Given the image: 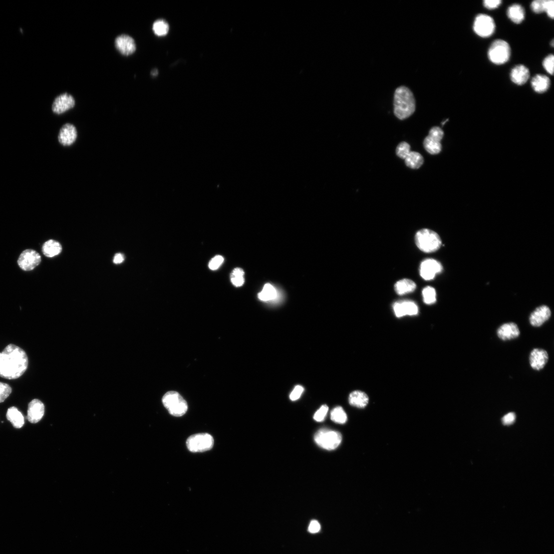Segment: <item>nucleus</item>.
<instances>
[{
  "label": "nucleus",
  "mask_w": 554,
  "mask_h": 554,
  "mask_svg": "<svg viewBox=\"0 0 554 554\" xmlns=\"http://www.w3.org/2000/svg\"><path fill=\"white\" fill-rule=\"evenodd\" d=\"M416 289V284L412 280L404 279L398 281L395 285V290L399 295H403L414 292Z\"/></svg>",
  "instance_id": "bb28decb"
},
{
  "label": "nucleus",
  "mask_w": 554,
  "mask_h": 554,
  "mask_svg": "<svg viewBox=\"0 0 554 554\" xmlns=\"http://www.w3.org/2000/svg\"><path fill=\"white\" fill-rule=\"evenodd\" d=\"M423 302L427 305L435 304L437 301L436 292L434 288L431 287H425L422 291Z\"/></svg>",
  "instance_id": "2f4dec72"
},
{
  "label": "nucleus",
  "mask_w": 554,
  "mask_h": 554,
  "mask_svg": "<svg viewBox=\"0 0 554 554\" xmlns=\"http://www.w3.org/2000/svg\"><path fill=\"white\" fill-rule=\"evenodd\" d=\"M331 418L334 422L339 424H344L348 420L346 413L341 407H336L332 411Z\"/></svg>",
  "instance_id": "c756f323"
},
{
  "label": "nucleus",
  "mask_w": 554,
  "mask_h": 554,
  "mask_svg": "<svg viewBox=\"0 0 554 554\" xmlns=\"http://www.w3.org/2000/svg\"><path fill=\"white\" fill-rule=\"evenodd\" d=\"M508 18L516 25L521 24L525 18V11L523 7L518 4L510 6L507 11Z\"/></svg>",
  "instance_id": "b1692460"
},
{
  "label": "nucleus",
  "mask_w": 554,
  "mask_h": 554,
  "mask_svg": "<svg viewBox=\"0 0 554 554\" xmlns=\"http://www.w3.org/2000/svg\"><path fill=\"white\" fill-rule=\"evenodd\" d=\"M443 267L438 261L433 259H425L420 266V274L425 281L433 280L436 275L442 271Z\"/></svg>",
  "instance_id": "ddd939ff"
},
{
  "label": "nucleus",
  "mask_w": 554,
  "mask_h": 554,
  "mask_svg": "<svg viewBox=\"0 0 554 554\" xmlns=\"http://www.w3.org/2000/svg\"><path fill=\"white\" fill-rule=\"evenodd\" d=\"M329 407L327 405H323V406L317 410L314 414V419L318 422L324 421L327 415Z\"/></svg>",
  "instance_id": "f704fd0d"
},
{
  "label": "nucleus",
  "mask_w": 554,
  "mask_h": 554,
  "mask_svg": "<svg viewBox=\"0 0 554 554\" xmlns=\"http://www.w3.org/2000/svg\"><path fill=\"white\" fill-rule=\"evenodd\" d=\"M74 98L68 93L63 94L57 97L52 105V111L57 115H61L75 107Z\"/></svg>",
  "instance_id": "4468645a"
},
{
  "label": "nucleus",
  "mask_w": 554,
  "mask_h": 554,
  "mask_svg": "<svg viewBox=\"0 0 554 554\" xmlns=\"http://www.w3.org/2000/svg\"><path fill=\"white\" fill-rule=\"evenodd\" d=\"M277 296L276 291L273 286L269 284H266L262 291L259 293V299L263 302H269L274 300Z\"/></svg>",
  "instance_id": "cd10ccee"
},
{
  "label": "nucleus",
  "mask_w": 554,
  "mask_h": 554,
  "mask_svg": "<svg viewBox=\"0 0 554 554\" xmlns=\"http://www.w3.org/2000/svg\"><path fill=\"white\" fill-rule=\"evenodd\" d=\"M444 136L443 131L439 127H433L430 130L429 135L423 141L425 150L431 155H437L441 151L440 143Z\"/></svg>",
  "instance_id": "9d476101"
},
{
  "label": "nucleus",
  "mask_w": 554,
  "mask_h": 554,
  "mask_svg": "<svg viewBox=\"0 0 554 554\" xmlns=\"http://www.w3.org/2000/svg\"><path fill=\"white\" fill-rule=\"evenodd\" d=\"M501 4L500 0H485L483 5L488 10H494L499 7Z\"/></svg>",
  "instance_id": "ea45409f"
},
{
  "label": "nucleus",
  "mask_w": 554,
  "mask_h": 554,
  "mask_svg": "<svg viewBox=\"0 0 554 554\" xmlns=\"http://www.w3.org/2000/svg\"><path fill=\"white\" fill-rule=\"evenodd\" d=\"M230 281L234 286L242 287L245 282L243 270L238 267L234 269L230 274Z\"/></svg>",
  "instance_id": "c85d7f7f"
},
{
  "label": "nucleus",
  "mask_w": 554,
  "mask_h": 554,
  "mask_svg": "<svg viewBox=\"0 0 554 554\" xmlns=\"http://www.w3.org/2000/svg\"><path fill=\"white\" fill-rule=\"evenodd\" d=\"M544 12L551 19L554 17V2L552 0H545Z\"/></svg>",
  "instance_id": "58836bf2"
},
{
  "label": "nucleus",
  "mask_w": 554,
  "mask_h": 554,
  "mask_svg": "<svg viewBox=\"0 0 554 554\" xmlns=\"http://www.w3.org/2000/svg\"><path fill=\"white\" fill-rule=\"evenodd\" d=\"M393 309L397 317L405 316H415L418 313V307L413 302L406 301L398 302L394 304Z\"/></svg>",
  "instance_id": "f3484780"
},
{
  "label": "nucleus",
  "mask_w": 554,
  "mask_h": 554,
  "mask_svg": "<svg viewBox=\"0 0 554 554\" xmlns=\"http://www.w3.org/2000/svg\"><path fill=\"white\" fill-rule=\"evenodd\" d=\"M45 412L44 404L40 400L35 399L29 404L28 419L32 423H38L44 417Z\"/></svg>",
  "instance_id": "dca6fc26"
},
{
  "label": "nucleus",
  "mask_w": 554,
  "mask_h": 554,
  "mask_svg": "<svg viewBox=\"0 0 554 554\" xmlns=\"http://www.w3.org/2000/svg\"><path fill=\"white\" fill-rule=\"evenodd\" d=\"M12 389L7 383L0 382V403L4 402L11 395Z\"/></svg>",
  "instance_id": "473e14b6"
},
{
  "label": "nucleus",
  "mask_w": 554,
  "mask_h": 554,
  "mask_svg": "<svg viewBox=\"0 0 554 554\" xmlns=\"http://www.w3.org/2000/svg\"><path fill=\"white\" fill-rule=\"evenodd\" d=\"M551 46L553 47V40L551 41Z\"/></svg>",
  "instance_id": "a18cd8bd"
},
{
  "label": "nucleus",
  "mask_w": 554,
  "mask_h": 554,
  "mask_svg": "<svg viewBox=\"0 0 554 554\" xmlns=\"http://www.w3.org/2000/svg\"><path fill=\"white\" fill-rule=\"evenodd\" d=\"M498 337L503 340H510L517 338L520 332L518 326L513 323H509L500 326L497 332Z\"/></svg>",
  "instance_id": "aec40b11"
},
{
  "label": "nucleus",
  "mask_w": 554,
  "mask_h": 554,
  "mask_svg": "<svg viewBox=\"0 0 554 554\" xmlns=\"http://www.w3.org/2000/svg\"><path fill=\"white\" fill-rule=\"evenodd\" d=\"M550 81L548 77L543 75H537L531 81V85L534 91L539 94L545 93L549 88Z\"/></svg>",
  "instance_id": "4be33fe9"
},
{
  "label": "nucleus",
  "mask_w": 554,
  "mask_h": 554,
  "mask_svg": "<svg viewBox=\"0 0 554 554\" xmlns=\"http://www.w3.org/2000/svg\"><path fill=\"white\" fill-rule=\"evenodd\" d=\"M496 29L494 19L487 15L476 16L473 24L475 33L482 38H488L493 35Z\"/></svg>",
  "instance_id": "1a4fd4ad"
},
{
  "label": "nucleus",
  "mask_w": 554,
  "mask_h": 554,
  "mask_svg": "<svg viewBox=\"0 0 554 554\" xmlns=\"http://www.w3.org/2000/svg\"><path fill=\"white\" fill-rule=\"evenodd\" d=\"M162 403L170 415L181 417L188 410V405L179 393L175 391L166 393L162 398Z\"/></svg>",
  "instance_id": "20e7f679"
},
{
  "label": "nucleus",
  "mask_w": 554,
  "mask_h": 554,
  "mask_svg": "<svg viewBox=\"0 0 554 554\" xmlns=\"http://www.w3.org/2000/svg\"><path fill=\"white\" fill-rule=\"evenodd\" d=\"M415 242L418 248L426 253L437 251L442 244L438 234L427 228L422 229L416 233Z\"/></svg>",
  "instance_id": "7ed1b4c3"
},
{
  "label": "nucleus",
  "mask_w": 554,
  "mask_h": 554,
  "mask_svg": "<svg viewBox=\"0 0 554 554\" xmlns=\"http://www.w3.org/2000/svg\"><path fill=\"white\" fill-rule=\"evenodd\" d=\"M394 114L400 120L409 118L415 112L416 102L412 91L407 87L397 88L394 94Z\"/></svg>",
  "instance_id": "f03ea898"
},
{
  "label": "nucleus",
  "mask_w": 554,
  "mask_h": 554,
  "mask_svg": "<svg viewBox=\"0 0 554 554\" xmlns=\"http://www.w3.org/2000/svg\"><path fill=\"white\" fill-rule=\"evenodd\" d=\"M7 418L16 429L22 428L25 423L24 415L15 407H12L8 409Z\"/></svg>",
  "instance_id": "393cba45"
},
{
  "label": "nucleus",
  "mask_w": 554,
  "mask_h": 554,
  "mask_svg": "<svg viewBox=\"0 0 554 554\" xmlns=\"http://www.w3.org/2000/svg\"><path fill=\"white\" fill-rule=\"evenodd\" d=\"M41 261L40 254L33 249H26L21 253L18 260L19 267L25 271H31Z\"/></svg>",
  "instance_id": "9b49d317"
},
{
  "label": "nucleus",
  "mask_w": 554,
  "mask_h": 554,
  "mask_svg": "<svg viewBox=\"0 0 554 554\" xmlns=\"http://www.w3.org/2000/svg\"><path fill=\"white\" fill-rule=\"evenodd\" d=\"M548 360L547 352L543 349H535L529 355V364L532 369L539 371L544 368Z\"/></svg>",
  "instance_id": "a211bd4d"
},
{
  "label": "nucleus",
  "mask_w": 554,
  "mask_h": 554,
  "mask_svg": "<svg viewBox=\"0 0 554 554\" xmlns=\"http://www.w3.org/2000/svg\"><path fill=\"white\" fill-rule=\"evenodd\" d=\"M551 316V311L546 306L537 308L532 312L529 317V322L532 326L540 327L542 326Z\"/></svg>",
  "instance_id": "6ab92c4d"
},
{
  "label": "nucleus",
  "mask_w": 554,
  "mask_h": 554,
  "mask_svg": "<svg viewBox=\"0 0 554 554\" xmlns=\"http://www.w3.org/2000/svg\"><path fill=\"white\" fill-rule=\"evenodd\" d=\"M396 154L405 160L408 167L412 169L419 168L424 163L423 156L418 152L411 151V146L406 142H402L398 144Z\"/></svg>",
  "instance_id": "6e6552de"
},
{
  "label": "nucleus",
  "mask_w": 554,
  "mask_h": 554,
  "mask_svg": "<svg viewBox=\"0 0 554 554\" xmlns=\"http://www.w3.org/2000/svg\"><path fill=\"white\" fill-rule=\"evenodd\" d=\"M321 529V525L316 520H313L311 521L309 527V530L311 533H316Z\"/></svg>",
  "instance_id": "79ce46f5"
},
{
  "label": "nucleus",
  "mask_w": 554,
  "mask_h": 554,
  "mask_svg": "<svg viewBox=\"0 0 554 554\" xmlns=\"http://www.w3.org/2000/svg\"><path fill=\"white\" fill-rule=\"evenodd\" d=\"M62 250L60 243L54 240L46 242L42 246L43 253L47 257L52 258L60 254Z\"/></svg>",
  "instance_id": "a878e982"
},
{
  "label": "nucleus",
  "mask_w": 554,
  "mask_h": 554,
  "mask_svg": "<svg viewBox=\"0 0 554 554\" xmlns=\"http://www.w3.org/2000/svg\"><path fill=\"white\" fill-rule=\"evenodd\" d=\"M554 57L553 55H549L546 57L543 61L542 66L544 70L550 75L553 74Z\"/></svg>",
  "instance_id": "72a5a7b5"
},
{
  "label": "nucleus",
  "mask_w": 554,
  "mask_h": 554,
  "mask_svg": "<svg viewBox=\"0 0 554 554\" xmlns=\"http://www.w3.org/2000/svg\"><path fill=\"white\" fill-rule=\"evenodd\" d=\"M369 402V398L365 392L355 391L349 396V403L351 406L358 408H365Z\"/></svg>",
  "instance_id": "5701e85b"
},
{
  "label": "nucleus",
  "mask_w": 554,
  "mask_h": 554,
  "mask_svg": "<svg viewBox=\"0 0 554 554\" xmlns=\"http://www.w3.org/2000/svg\"><path fill=\"white\" fill-rule=\"evenodd\" d=\"M511 50L508 43L498 39L494 41L488 51V58L496 65H502L509 59Z\"/></svg>",
  "instance_id": "39448f33"
},
{
  "label": "nucleus",
  "mask_w": 554,
  "mask_h": 554,
  "mask_svg": "<svg viewBox=\"0 0 554 554\" xmlns=\"http://www.w3.org/2000/svg\"><path fill=\"white\" fill-rule=\"evenodd\" d=\"M124 260V255L121 253H117L115 255L113 262L115 264H118L122 263Z\"/></svg>",
  "instance_id": "37998d69"
},
{
  "label": "nucleus",
  "mask_w": 554,
  "mask_h": 554,
  "mask_svg": "<svg viewBox=\"0 0 554 554\" xmlns=\"http://www.w3.org/2000/svg\"><path fill=\"white\" fill-rule=\"evenodd\" d=\"M158 72L157 70H154L152 72V75L154 76H156L158 75Z\"/></svg>",
  "instance_id": "c03bdc74"
},
{
  "label": "nucleus",
  "mask_w": 554,
  "mask_h": 554,
  "mask_svg": "<svg viewBox=\"0 0 554 554\" xmlns=\"http://www.w3.org/2000/svg\"><path fill=\"white\" fill-rule=\"evenodd\" d=\"M78 137L76 127L73 124L68 123L61 127L58 136V140L63 146L69 147L76 142Z\"/></svg>",
  "instance_id": "f8f14e48"
},
{
  "label": "nucleus",
  "mask_w": 554,
  "mask_h": 554,
  "mask_svg": "<svg viewBox=\"0 0 554 554\" xmlns=\"http://www.w3.org/2000/svg\"><path fill=\"white\" fill-rule=\"evenodd\" d=\"M214 439L209 434L199 433L190 436L186 440L188 450L193 453H201L210 450Z\"/></svg>",
  "instance_id": "0eeeda50"
},
{
  "label": "nucleus",
  "mask_w": 554,
  "mask_h": 554,
  "mask_svg": "<svg viewBox=\"0 0 554 554\" xmlns=\"http://www.w3.org/2000/svg\"><path fill=\"white\" fill-rule=\"evenodd\" d=\"M530 8L532 11L536 14L544 12L545 0H535L532 2L530 5Z\"/></svg>",
  "instance_id": "c9c22d12"
},
{
  "label": "nucleus",
  "mask_w": 554,
  "mask_h": 554,
  "mask_svg": "<svg viewBox=\"0 0 554 554\" xmlns=\"http://www.w3.org/2000/svg\"><path fill=\"white\" fill-rule=\"evenodd\" d=\"M529 76V70L525 66L521 65L515 67L510 73V80L518 85L525 84L528 80Z\"/></svg>",
  "instance_id": "412c9836"
},
{
  "label": "nucleus",
  "mask_w": 554,
  "mask_h": 554,
  "mask_svg": "<svg viewBox=\"0 0 554 554\" xmlns=\"http://www.w3.org/2000/svg\"><path fill=\"white\" fill-rule=\"evenodd\" d=\"M516 419L515 413L511 412L505 415L502 419L504 425H510L513 423Z\"/></svg>",
  "instance_id": "a19ab883"
},
{
  "label": "nucleus",
  "mask_w": 554,
  "mask_h": 554,
  "mask_svg": "<svg viewBox=\"0 0 554 554\" xmlns=\"http://www.w3.org/2000/svg\"><path fill=\"white\" fill-rule=\"evenodd\" d=\"M304 392V388L301 386H297L295 387L293 391L291 393L290 396V398L292 401H296L299 399Z\"/></svg>",
  "instance_id": "4c0bfd02"
},
{
  "label": "nucleus",
  "mask_w": 554,
  "mask_h": 554,
  "mask_svg": "<svg viewBox=\"0 0 554 554\" xmlns=\"http://www.w3.org/2000/svg\"><path fill=\"white\" fill-rule=\"evenodd\" d=\"M29 366V359L26 352L13 345H8L0 353V377L14 380L22 376Z\"/></svg>",
  "instance_id": "f257e3e1"
},
{
  "label": "nucleus",
  "mask_w": 554,
  "mask_h": 554,
  "mask_svg": "<svg viewBox=\"0 0 554 554\" xmlns=\"http://www.w3.org/2000/svg\"><path fill=\"white\" fill-rule=\"evenodd\" d=\"M116 49L123 55L128 56L134 54L136 50L134 39L127 35H121L116 38L115 41Z\"/></svg>",
  "instance_id": "2eb2a0df"
},
{
  "label": "nucleus",
  "mask_w": 554,
  "mask_h": 554,
  "mask_svg": "<svg viewBox=\"0 0 554 554\" xmlns=\"http://www.w3.org/2000/svg\"><path fill=\"white\" fill-rule=\"evenodd\" d=\"M169 25L165 21L159 20L155 21L153 26V31L155 34L158 37H164L169 32Z\"/></svg>",
  "instance_id": "7c9ffc66"
},
{
  "label": "nucleus",
  "mask_w": 554,
  "mask_h": 554,
  "mask_svg": "<svg viewBox=\"0 0 554 554\" xmlns=\"http://www.w3.org/2000/svg\"><path fill=\"white\" fill-rule=\"evenodd\" d=\"M342 435L339 432L326 429L318 431L314 436L316 444L328 451L336 449L342 441Z\"/></svg>",
  "instance_id": "423d86ee"
},
{
  "label": "nucleus",
  "mask_w": 554,
  "mask_h": 554,
  "mask_svg": "<svg viewBox=\"0 0 554 554\" xmlns=\"http://www.w3.org/2000/svg\"><path fill=\"white\" fill-rule=\"evenodd\" d=\"M224 262V258L221 255H218L213 258L209 262L208 267L212 270L218 269Z\"/></svg>",
  "instance_id": "e433bc0d"
}]
</instances>
